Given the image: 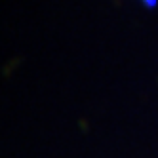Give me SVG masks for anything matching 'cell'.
I'll use <instances>...</instances> for the list:
<instances>
[{"mask_svg":"<svg viewBox=\"0 0 158 158\" xmlns=\"http://www.w3.org/2000/svg\"><path fill=\"white\" fill-rule=\"evenodd\" d=\"M143 4H145L147 8H154V6H156V0H143Z\"/></svg>","mask_w":158,"mask_h":158,"instance_id":"obj_1","label":"cell"}]
</instances>
